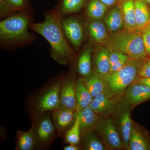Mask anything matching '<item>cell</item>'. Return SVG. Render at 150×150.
Wrapping results in <instances>:
<instances>
[{
	"instance_id": "36",
	"label": "cell",
	"mask_w": 150,
	"mask_h": 150,
	"mask_svg": "<svg viewBox=\"0 0 150 150\" xmlns=\"http://www.w3.org/2000/svg\"><path fill=\"white\" fill-rule=\"evenodd\" d=\"M143 2L146 3L147 5L150 8V0H141Z\"/></svg>"
},
{
	"instance_id": "25",
	"label": "cell",
	"mask_w": 150,
	"mask_h": 150,
	"mask_svg": "<svg viewBox=\"0 0 150 150\" xmlns=\"http://www.w3.org/2000/svg\"><path fill=\"white\" fill-rule=\"evenodd\" d=\"M36 140L32 128L28 131H16V150H33L36 148Z\"/></svg>"
},
{
	"instance_id": "13",
	"label": "cell",
	"mask_w": 150,
	"mask_h": 150,
	"mask_svg": "<svg viewBox=\"0 0 150 150\" xmlns=\"http://www.w3.org/2000/svg\"><path fill=\"white\" fill-rule=\"evenodd\" d=\"M129 150H150V136L145 128L132 121Z\"/></svg>"
},
{
	"instance_id": "3",
	"label": "cell",
	"mask_w": 150,
	"mask_h": 150,
	"mask_svg": "<svg viewBox=\"0 0 150 150\" xmlns=\"http://www.w3.org/2000/svg\"><path fill=\"white\" fill-rule=\"evenodd\" d=\"M109 50L126 54L131 59L143 60L148 58L141 33L126 29L109 33L103 44Z\"/></svg>"
},
{
	"instance_id": "15",
	"label": "cell",
	"mask_w": 150,
	"mask_h": 150,
	"mask_svg": "<svg viewBox=\"0 0 150 150\" xmlns=\"http://www.w3.org/2000/svg\"><path fill=\"white\" fill-rule=\"evenodd\" d=\"M82 78L93 98L100 93H104L110 97H116L110 91L103 76L94 69H93L90 75Z\"/></svg>"
},
{
	"instance_id": "32",
	"label": "cell",
	"mask_w": 150,
	"mask_h": 150,
	"mask_svg": "<svg viewBox=\"0 0 150 150\" xmlns=\"http://www.w3.org/2000/svg\"><path fill=\"white\" fill-rule=\"evenodd\" d=\"M143 38L146 52L148 57H150V25H149L140 32Z\"/></svg>"
},
{
	"instance_id": "2",
	"label": "cell",
	"mask_w": 150,
	"mask_h": 150,
	"mask_svg": "<svg viewBox=\"0 0 150 150\" xmlns=\"http://www.w3.org/2000/svg\"><path fill=\"white\" fill-rule=\"evenodd\" d=\"M30 18L21 11L10 16L0 22V41L8 48L21 46L31 43L33 37L28 31Z\"/></svg>"
},
{
	"instance_id": "37",
	"label": "cell",
	"mask_w": 150,
	"mask_h": 150,
	"mask_svg": "<svg viewBox=\"0 0 150 150\" xmlns=\"http://www.w3.org/2000/svg\"><path fill=\"white\" fill-rule=\"evenodd\" d=\"M149 25H150V21L149 24Z\"/></svg>"
},
{
	"instance_id": "33",
	"label": "cell",
	"mask_w": 150,
	"mask_h": 150,
	"mask_svg": "<svg viewBox=\"0 0 150 150\" xmlns=\"http://www.w3.org/2000/svg\"><path fill=\"white\" fill-rule=\"evenodd\" d=\"M100 1L108 8L117 5L120 0H100Z\"/></svg>"
},
{
	"instance_id": "24",
	"label": "cell",
	"mask_w": 150,
	"mask_h": 150,
	"mask_svg": "<svg viewBox=\"0 0 150 150\" xmlns=\"http://www.w3.org/2000/svg\"><path fill=\"white\" fill-rule=\"evenodd\" d=\"M80 148L84 150H107L102 140L96 131H91L81 137Z\"/></svg>"
},
{
	"instance_id": "27",
	"label": "cell",
	"mask_w": 150,
	"mask_h": 150,
	"mask_svg": "<svg viewBox=\"0 0 150 150\" xmlns=\"http://www.w3.org/2000/svg\"><path fill=\"white\" fill-rule=\"evenodd\" d=\"M1 15L5 16L14 11H22L27 7V0H1Z\"/></svg>"
},
{
	"instance_id": "23",
	"label": "cell",
	"mask_w": 150,
	"mask_h": 150,
	"mask_svg": "<svg viewBox=\"0 0 150 150\" xmlns=\"http://www.w3.org/2000/svg\"><path fill=\"white\" fill-rule=\"evenodd\" d=\"M75 88L77 100L76 110H82L89 106L93 98L85 85L81 77L76 80Z\"/></svg>"
},
{
	"instance_id": "17",
	"label": "cell",
	"mask_w": 150,
	"mask_h": 150,
	"mask_svg": "<svg viewBox=\"0 0 150 150\" xmlns=\"http://www.w3.org/2000/svg\"><path fill=\"white\" fill-rule=\"evenodd\" d=\"M93 51V43L89 42L84 46L78 57L77 70L81 77L88 76L92 71L91 61Z\"/></svg>"
},
{
	"instance_id": "31",
	"label": "cell",
	"mask_w": 150,
	"mask_h": 150,
	"mask_svg": "<svg viewBox=\"0 0 150 150\" xmlns=\"http://www.w3.org/2000/svg\"><path fill=\"white\" fill-rule=\"evenodd\" d=\"M139 78H146L150 77V57L142 61L139 71Z\"/></svg>"
},
{
	"instance_id": "35",
	"label": "cell",
	"mask_w": 150,
	"mask_h": 150,
	"mask_svg": "<svg viewBox=\"0 0 150 150\" xmlns=\"http://www.w3.org/2000/svg\"><path fill=\"white\" fill-rule=\"evenodd\" d=\"M79 145L69 144L68 146H66L64 148V150H79L80 149Z\"/></svg>"
},
{
	"instance_id": "21",
	"label": "cell",
	"mask_w": 150,
	"mask_h": 150,
	"mask_svg": "<svg viewBox=\"0 0 150 150\" xmlns=\"http://www.w3.org/2000/svg\"><path fill=\"white\" fill-rule=\"evenodd\" d=\"M135 0H120L117 5L121 9L124 21V28L137 31L135 20Z\"/></svg>"
},
{
	"instance_id": "5",
	"label": "cell",
	"mask_w": 150,
	"mask_h": 150,
	"mask_svg": "<svg viewBox=\"0 0 150 150\" xmlns=\"http://www.w3.org/2000/svg\"><path fill=\"white\" fill-rule=\"evenodd\" d=\"M64 76L49 82L31 100V115L52 111L60 107V87Z\"/></svg>"
},
{
	"instance_id": "4",
	"label": "cell",
	"mask_w": 150,
	"mask_h": 150,
	"mask_svg": "<svg viewBox=\"0 0 150 150\" xmlns=\"http://www.w3.org/2000/svg\"><path fill=\"white\" fill-rule=\"evenodd\" d=\"M143 60L131 59L121 69L103 76L114 96L123 95L127 88L139 78V71Z\"/></svg>"
},
{
	"instance_id": "20",
	"label": "cell",
	"mask_w": 150,
	"mask_h": 150,
	"mask_svg": "<svg viewBox=\"0 0 150 150\" xmlns=\"http://www.w3.org/2000/svg\"><path fill=\"white\" fill-rule=\"evenodd\" d=\"M88 30L94 41L103 45L107 39L109 32L103 21L101 20L90 19L87 25Z\"/></svg>"
},
{
	"instance_id": "7",
	"label": "cell",
	"mask_w": 150,
	"mask_h": 150,
	"mask_svg": "<svg viewBox=\"0 0 150 150\" xmlns=\"http://www.w3.org/2000/svg\"><path fill=\"white\" fill-rule=\"evenodd\" d=\"M96 132L107 149L118 150L123 148L114 120L110 116L103 118L97 127Z\"/></svg>"
},
{
	"instance_id": "28",
	"label": "cell",
	"mask_w": 150,
	"mask_h": 150,
	"mask_svg": "<svg viewBox=\"0 0 150 150\" xmlns=\"http://www.w3.org/2000/svg\"><path fill=\"white\" fill-rule=\"evenodd\" d=\"M64 138L65 142L69 144L79 145L80 143L81 133L80 119L76 111L74 122L71 127L66 132Z\"/></svg>"
},
{
	"instance_id": "11",
	"label": "cell",
	"mask_w": 150,
	"mask_h": 150,
	"mask_svg": "<svg viewBox=\"0 0 150 150\" xmlns=\"http://www.w3.org/2000/svg\"><path fill=\"white\" fill-rule=\"evenodd\" d=\"M63 30L67 39L76 49L79 48L84 39V30L81 23L73 17L62 20Z\"/></svg>"
},
{
	"instance_id": "34",
	"label": "cell",
	"mask_w": 150,
	"mask_h": 150,
	"mask_svg": "<svg viewBox=\"0 0 150 150\" xmlns=\"http://www.w3.org/2000/svg\"><path fill=\"white\" fill-rule=\"evenodd\" d=\"M135 83L142 84L150 87V77L146 78H139Z\"/></svg>"
},
{
	"instance_id": "12",
	"label": "cell",
	"mask_w": 150,
	"mask_h": 150,
	"mask_svg": "<svg viewBox=\"0 0 150 150\" xmlns=\"http://www.w3.org/2000/svg\"><path fill=\"white\" fill-rule=\"evenodd\" d=\"M76 110L59 107L52 111V118L57 135L64 137L71 127L76 118Z\"/></svg>"
},
{
	"instance_id": "10",
	"label": "cell",
	"mask_w": 150,
	"mask_h": 150,
	"mask_svg": "<svg viewBox=\"0 0 150 150\" xmlns=\"http://www.w3.org/2000/svg\"><path fill=\"white\" fill-rule=\"evenodd\" d=\"M117 97H110L104 93H100L93 98L90 107L97 114L103 117L115 115L120 106Z\"/></svg>"
},
{
	"instance_id": "8",
	"label": "cell",
	"mask_w": 150,
	"mask_h": 150,
	"mask_svg": "<svg viewBox=\"0 0 150 150\" xmlns=\"http://www.w3.org/2000/svg\"><path fill=\"white\" fill-rule=\"evenodd\" d=\"M132 108L128 103L122 99L119 110L114 115L115 127L121 137L123 148L126 150H129V138L132 127L133 120L131 115Z\"/></svg>"
},
{
	"instance_id": "1",
	"label": "cell",
	"mask_w": 150,
	"mask_h": 150,
	"mask_svg": "<svg viewBox=\"0 0 150 150\" xmlns=\"http://www.w3.org/2000/svg\"><path fill=\"white\" fill-rule=\"evenodd\" d=\"M43 22L30 25L29 28L44 37L51 46V56L60 65H70L75 53L70 46L62 25L60 9L56 8L46 12Z\"/></svg>"
},
{
	"instance_id": "18",
	"label": "cell",
	"mask_w": 150,
	"mask_h": 150,
	"mask_svg": "<svg viewBox=\"0 0 150 150\" xmlns=\"http://www.w3.org/2000/svg\"><path fill=\"white\" fill-rule=\"evenodd\" d=\"M97 48L95 51V68L93 69L103 76L110 72V51L104 45Z\"/></svg>"
},
{
	"instance_id": "26",
	"label": "cell",
	"mask_w": 150,
	"mask_h": 150,
	"mask_svg": "<svg viewBox=\"0 0 150 150\" xmlns=\"http://www.w3.org/2000/svg\"><path fill=\"white\" fill-rule=\"evenodd\" d=\"M108 7L100 0H91L87 7L86 13L91 19L101 20L106 13Z\"/></svg>"
},
{
	"instance_id": "16",
	"label": "cell",
	"mask_w": 150,
	"mask_h": 150,
	"mask_svg": "<svg viewBox=\"0 0 150 150\" xmlns=\"http://www.w3.org/2000/svg\"><path fill=\"white\" fill-rule=\"evenodd\" d=\"M80 119L81 137L91 131H96L97 127L104 117L96 113L90 106L76 110Z\"/></svg>"
},
{
	"instance_id": "19",
	"label": "cell",
	"mask_w": 150,
	"mask_h": 150,
	"mask_svg": "<svg viewBox=\"0 0 150 150\" xmlns=\"http://www.w3.org/2000/svg\"><path fill=\"white\" fill-rule=\"evenodd\" d=\"M103 21L109 33L116 32L124 28V21L121 9L118 5L105 14Z\"/></svg>"
},
{
	"instance_id": "14",
	"label": "cell",
	"mask_w": 150,
	"mask_h": 150,
	"mask_svg": "<svg viewBox=\"0 0 150 150\" xmlns=\"http://www.w3.org/2000/svg\"><path fill=\"white\" fill-rule=\"evenodd\" d=\"M150 99V87L137 83H134L127 88L123 98L132 108Z\"/></svg>"
},
{
	"instance_id": "29",
	"label": "cell",
	"mask_w": 150,
	"mask_h": 150,
	"mask_svg": "<svg viewBox=\"0 0 150 150\" xmlns=\"http://www.w3.org/2000/svg\"><path fill=\"white\" fill-rule=\"evenodd\" d=\"M109 51L110 64V73L114 72L121 69L131 59L129 56L121 52L110 50Z\"/></svg>"
},
{
	"instance_id": "9",
	"label": "cell",
	"mask_w": 150,
	"mask_h": 150,
	"mask_svg": "<svg viewBox=\"0 0 150 150\" xmlns=\"http://www.w3.org/2000/svg\"><path fill=\"white\" fill-rule=\"evenodd\" d=\"M76 80L72 72L64 76L60 87V107L76 110L77 100L75 88Z\"/></svg>"
},
{
	"instance_id": "6",
	"label": "cell",
	"mask_w": 150,
	"mask_h": 150,
	"mask_svg": "<svg viewBox=\"0 0 150 150\" xmlns=\"http://www.w3.org/2000/svg\"><path fill=\"white\" fill-rule=\"evenodd\" d=\"M32 126L36 148L45 149L52 144L57 133L53 120L48 112L32 116Z\"/></svg>"
},
{
	"instance_id": "22",
	"label": "cell",
	"mask_w": 150,
	"mask_h": 150,
	"mask_svg": "<svg viewBox=\"0 0 150 150\" xmlns=\"http://www.w3.org/2000/svg\"><path fill=\"white\" fill-rule=\"evenodd\" d=\"M134 7L136 27L140 32L149 24L150 8L141 0H135Z\"/></svg>"
},
{
	"instance_id": "30",
	"label": "cell",
	"mask_w": 150,
	"mask_h": 150,
	"mask_svg": "<svg viewBox=\"0 0 150 150\" xmlns=\"http://www.w3.org/2000/svg\"><path fill=\"white\" fill-rule=\"evenodd\" d=\"M86 0H63L60 11L62 15L79 11L83 7Z\"/></svg>"
}]
</instances>
